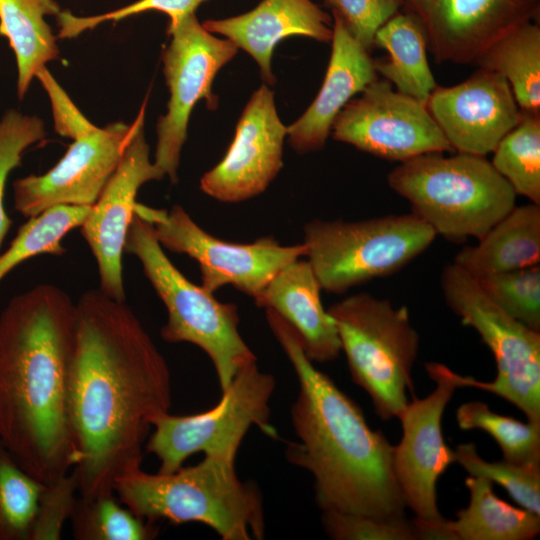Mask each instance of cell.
I'll return each mask as SVG.
<instances>
[{
  "mask_svg": "<svg viewBox=\"0 0 540 540\" xmlns=\"http://www.w3.org/2000/svg\"><path fill=\"white\" fill-rule=\"evenodd\" d=\"M540 205L515 206L474 246H464L453 263L478 279L539 265Z\"/></svg>",
  "mask_w": 540,
  "mask_h": 540,
  "instance_id": "24",
  "label": "cell"
},
{
  "mask_svg": "<svg viewBox=\"0 0 540 540\" xmlns=\"http://www.w3.org/2000/svg\"><path fill=\"white\" fill-rule=\"evenodd\" d=\"M43 487L0 440V540H29Z\"/></svg>",
  "mask_w": 540,
  "mask_h": 540,
  "instance_id": "32",
  "label": "cell"
},
{
  "mask_svg": "<svg viewBox=\"0 0 540 540\" xmlns=\"http://www.w3.org/2000/svg\"><path fill=\"white\" fill-rule=\"evenodd\" d=\"M350 34L368 51L378 29L399 12L405 0H325Z\"/></svg>",
  "mask_w": 540,
  "mask_h": 540,
  "instance_id": "39",
  "label": "cell"
},
{
  "mask_svg": "<svg viewBox=\"0 0 540 540\" xmlns=\"http://www.w3.org/2000/svg\"><path fill=\"white\" fill-rule=\"evenodd\" d=\"M465 485L470 493L466 508L456 512V520L412 522L417 539L441 540H530L540 533V515L517 508L498 498L493 482L469 476Z\"/></svg>",
  "mask_w": 540,
  "mask_h": 540,
  "instance_id": "23",
  "label": "cell"
},
{
  "mask_svg": "<svg viewBox=\"0 0 540 540\" xmlns=\"http://www.w3.org/2000/svg\"><path fill=\"white\" fill-rule=\"evenodd\" d=\"M206 1L208 0H138L113 11L85 17L76 16L70 11H61L57 15L58 36L73 38L104 22H116L148 11L165 13L170 19L169 23H176L188 15L195 14L197 8Z\"/></svg>",
  "mask_w": 540,
  "mask_h": 540,
  "instance_id": "36",
  "label": "cell"
},
{
  "mask_svg": "<svg viewBox=\"0 0 540 540\" xmlns=\"http://www.w3.org/2000/svg\"><path fill=\"white\" fill-rule=\"evenodd\" d=\"M285 137L287 126L278 116L274 94L263 84L240 115L225 156L202 176L201 190L225 203L263 193L283 166Z\"/></svg>",
  "mask_w": 540,
  "mask_h": 540,
  "instance_id": "17",
  "label": "cell"
},
{
  "mask_svg": "<svg viewBox=\"0 0 540 540\" xmlns=\"http://www.w3.org/2000/svg\"><path fill=\"white\" fill-rule=\"evenodd\" d=\"M171 404L167 361L132 309L100 289L83 293L70 389L78 495L115 494V481L141 467L153 424Z\"/></svg>",
  "mask_w": 540,
  "mask_h": 540,
  "instance_id": "1",
  "label": "cell"
},
{
  "mask_svg": "<svg viewBox=\"0 0 540 540\" xmlns=\"http://www.w3.org/2000/svg\"><path fill=\"white\" fill-rule=\"evenodd\" d=\"M134 128L135 120L116 122L75 139L48 172L14 182L15 209L30 218L59 205L92 206L117 168Z\"/></svg>",
  "mask_w": 540,
  "mask_h": 540,
  "instance_id": "16",
  "label": "cell"
},
{
  "mask_svg": "<svg viewBox=\"0 0 540 540\" xmlns=\"http://www.w3.org/2000/svg\"><path fill=\"white\" fill-rule=\"evenodd\" d=\"M60 12L55 0H0V35L8 39L16 57L20 99L38 71L58 56L46 16Z\"/></svg>",
  "mask_w": 540,
  "mask_h": 540,
  "instance_id": "26",
  "label": "cell"
},
{
  "mask_svg": "<svg viewBox=\"0 0 540 540\" xmlns=\"http://www.w3.org/2000/svg\"><path fill=\"white\" fill-rule=\"evenodd\" d=\"M134 211L151 223L163 248L198 262L201 286L211 293L230 285L254 299L283 267L305 256L303 243L285 246L270 236L250 243L219 239L180 205L165 210L136 202Z\"/></svg>",
  "mask_w": 540,
  "mask_h": 540,
  "instance_id": "11",
  "label": "cell"
},
{
  "mask_svg": "<svg viewBox=\"0 0 540 540\" xmlns=\"http://www.w3.org/2000/svg\"><path fill=\"white\" fill-rule=\"evenodd\" d=\"M78 497V480L72 470L59 480L44 484L32 522L29 540L61 539Z\"/></svg>",
  "mask_w": 540,
  "mask_h": 540,
  "instance_id": "37",
  "label": "cell"
},
{
  "mask_svg": "<svg viewBox=\"0 0 540 540\" xmlns=\"http://www.w3.org/2000/svg\"><path fill=\"white\" fill-rule=\"evenodd\" d=\"M437 62L470 63L513 29L538 19L540 0H405Z\"/></svg>",
  "mask_w": 540,
  "mask_h": 540,
  "instance_id": "18",
  "label": "cell"
},
{
  "mask_svg": "<svg viewBox=\"0 0 540 540\" xmlns=\"http://www.w3.org/2000/svg\"><path fill=\"white\" fill-rule=\"evenodd\" d=\"M44 136V123L37 116L8 110L0 120V249L12 223L4 207L7 178L21 164L24 151Z\"/></svg>",
  "mask_w": 540,
  "mask_h": 540,
  "instance_id": "35",
  "label": "cell"
},
{
  "mask_svg": "<svg viewBox=\"0 0 540 540\" xmlns=\"http://www.w3.org/2000/svg\"><path fill=\"white\" fill-rule=\"evenodd\" d=\"M436 388L425 398L407 403L398 417L403 435L393 449V468L406 506L425 521L443 518L437 507L436 483L455 462V452L445 443L442 416L460 375L439 362L425 364Z\"/></svg>",
  "mask_w": 540,
  "mask_h": 540,
  "instance_id": "14",
  "label": "cell"
},
{
  "mask_svg": "<svg viewBox=\"0 0 540 540\" xmlns=\"http://www.w3.org/2000/svg\"><path fill=\"white\" fill-rule=\"evenodd\" d=\"M322 523L335 540H415L412 521L405 518L385 520L366 515L322 511Z\"/></svg>",
  "mask_w": 540,
  "mask_h": 540,
  "instance_id": "38",
  "label": "cell"
},
{
  "mask_svg": "<svg viewBox=\"0 0 540 540\" xmlns=\"http://www.w3.org/2000/svg\"><path fill=\"white\" fill-rule=\"evenodd\" d=\"M91 206L59 205L28 218L7 250L0 254V281L16 266L37 255H63L62 240L80 227Z\"/></svg>",
  "mask_w": 540,
  "mask_h": 540,
  "instance_id": "29",
  "label": "cell"
},
{
  "mask_svg": "<svg viewBox=\"0 0 540 540\" xmlns=\"http://www.w3.org/2000/svg\"><path fill=\"white\" fill-rule=\"evenodd\" d=\"M275 386L274 377L253 362L235 375L211 409L191 415L169 412L155 420L145 451L158 459L160 473L176 471L198 452L235 461L252 426L277 436L269 422Z\"/></svg>",
  "mask_w": 540,
  "mask_h": 540,
  "instance_id": "9",
  "label": "cell"
},
{
  "mask_svg": "<svg viewBox=\"0 0 540 540\" xmlns=\"http://www.w3.org/2000/svg\"><path fill=\"white\" fill-rule=\"evenodd\" d=\"M321 290L307 259L299 258L283 267L253 300L294 328L312 362L326 363L336 360L342 350L336 325L322 304Z\"/></svg>",
  "mask_w": 540,
  "mask_h": 540,
  "instance_id": "22",
  "label": "cell"
},
{
  "mask_svg": "<svg viewBox=\"0 0 540 540\" xmlns=\"http://www.w3.org/2000/svg\"><path fill=\"white\" fill-rule=\"evenodd\" d=\"M119 501L138 517L156 523H202L223 540L263 539L262 495L252 482L240 480L235 461L205 456L170 473L142 468L114 483Z\"/></svg>",
  "mask_w": 540,
  "mask_h": 540,
  "instance_id": "4",
  "label": "cell"
},
{
  "mask_svg": "<svg viewBox=\"0 0 540 540\" xmlns=\"http://www.w3.org/2000/svg\"><path fill=\"white\" fill-rule=\"evenodd\" d=\"M455 462L471 476L500 484L523 509L540 515V465L515 464L506 460L489 462L481 458L473 443L457 446Z\"/></svg>",
  "mask_w": 540,
  "mask_h": 540,
  "instance_id": "33",
  "label": "cell"
},
{
  "mask_svg": "<svg viewBox=\"0 0 540 540\" xmlns=\"http://www.w3.org/2000/svg\"><path fill=\"white\" fill-rule=\"evenodd\" d=\"M475 280L498 307L530 329L540 332L539 265Z\"/></svg>",
  "mask_w": 540,
  "mask_h": 540,
  "instance_id": "34",
  "label": "cell"
},
{
  "mask_svg": "<svg viewBox=\"0 0 540 540\" xmlns=\"http://www.w3.org/2000/svg\"><path fill=\"white\" fill-rule=\"evenodd\" d=\"M36 77L50 99L58 134L75 140L97 128L80 112L46 67L39 70Z\"/></svg>",
  "mask_w": 540,
  "mask_h": 540,
  "instance_id": "40",
  "label": "cell"
},
{
  "mask_svg": "<svg viewBox=\"0 0 540 540\" xmlns=\"http://www.w3.org/2000/svg\"><path fill=\"white\" fill-rule=\"evenodd\" d=\"M70 521L77 540H149L157 536L155 523L120 504L115 494L94 498L78 495Z\"/></svg>",
  "mask_w": 540,
  "mask_h": 540,
  "instance_id": "30",
  "label": "cell"
},
{
  "mask_svg": "<svg viewBox=\"0 0 540 540\" xmlns=\"http://www.w3.org/2000/svg\"><path fill=\"white\" fill-rule=\"evenodd\" d=\"M475 63L504 77L523 112H540V27L535 21L508 32Z\"/></svg>",
  "mask_w": 540,
  "mask_h": 540,
  "instance_id": "27",
  "label": "cell"
},
{
  "mask_svg": "<svg viewBox=\"0 0 540 540\" xmlns=\"http://www.w3.org/2000/svg\"><path fill=\"white\" fill-rule=\"evenodd\" d=\"M374 46L388 53L387 58L373 60L376 73L398 92L426 103L437 85L428 63L427 36L419 18L410 10L397 12L378 29Z\"/></svg>",
  "mask_w": 540,
  "mask_h": 540,
  "instance_id": "25",
  "label": "cell"
},
{
  "mask_svg": "<svg viewBox=\"0 0 540 540\" xmlns=\"http://www.w3.org/2000/svg\"><path fill=\"white\" fill-rule=\"evenodd\" d=\"M266 310L269 328L298 380L291 421L298 441L288 442L286 458L314 479L318 506L392 520L405 518V501L393 468V449L372 430L358 405L315 368L294 328Z\"/></svg>",
  "mask_w": 540,
  "mask_h": 540,
  "instance_id": "3",
  "label": "cell"
},
{
  "mask_svg": "<svg viewBox=\"0 0 540 540\" xmlns=\"http://www.w3.org/2000/svg\"><path fill=\"white\" fill-rule=\"evenodd\" d=\"M412 213L453 242L482 238L516 205V193L485 156L428 153L401 162L387 177Z\"/></svg>",
  "mask_w": 540,
  "mask_h": 540,
  "instance_id": "5",
  "label": "cell"
},
{
  "mask_svg": "<svg viewBox=\"0 0 540 540\" xmlns=\"http://www.w3.org/2000/svg\"><path fill=\"white\" fill-rule=\"evenodd\" d=\"M456 420L463 430L480 429L491 435L502 451L503 460L540 465V423H523L500 415L481 401L460 405Z\"/></svg>",
  "mask_w": 540,
  "mask_h": 540,
  "instance_id": "31",
  "label": "cell"
},
{
  "mask_svg": "<svg viewBox=\"0 0 540 540\" xmlns=\"http://www.w3.org/2000/svg\"><path fill=\"white\" fill-rule=\"evenodd\" d=\"M167 31L171 41L162 61L170 98L167 113L157 123L153 162L175 183L191 112L201 99H206L209 109L217 108L213 81L238 48L207 31L195 14L169 23Z\"/></svg>",
  "mask_w": 540,
  "mask_h": 540,
  "instance_id": "12",
  "label": "cell"
},
{
  "mask_svg": "<svg viewBox=\"0 0 540 540\" xmlns=\"http://www.w3.org/2000/svg\"><path fill=\"white\" fill-rule=\"evenodd\" d=\"M446 304L471 326L492 352L497 368L493 381L460 376L461 387H475L514 404L527 421L540 423V332L498 307L477 281L453 262L440 276Z\"/></svg>",
  "mask_w": 540,
  "mask_h": 540,
  "instance_id": "10",
  "label": "cell"
},
{
  "mask_svg": "<svg viewBox=\"0 0 540 540\" xmlns=\"http://www.w3.org/2000/svg\"><path fill=\"white\" fill-rule=\"evenodd\" d=\"M332 19L331 56L322 86L308 109L287 126L289 144L299 154L322 149L341 110L377 79L369 52L333 12Z\"/></svg>",
  "mask_w": 540,
  "mask_h": 540,
  "instance_id": "20",
  "label": "cell"
},
{
  "mask_svg": "<svg viewBox=\"0 0 540 540\" xmlns=\"http://www.w3.org/2000/svg\"><path fill=\"white\" fill-rule=\"evenodd\" d=\"M492 153V166L514 192L540 205V112L522 111Z\"/></svg>",
  "mask_w": 540,
  "mask_h": 540,
  "instance_id": "28",
  "label": "cell"
},
{
  "mask_svg": "<svg viewBox=\"0 0 540 540\" xmlns=\"http://www.w3.org/2000/svg\"><path fill=\"white\" fill-rule=\"evenodd\" d=\"M124 252L138 258L166 307L162 339L168 343H191L207 354L221 391L242 368L257 361L239 332L236 305L218 301L213 293L189 281L165 254L151 223L136 213L128 229Z\"/></svg>",
  "mask_w": 540,
  "mask_h": 540,
  "instance_id": "6",
  "label": "cell"
},
{
  "mask_svg": "<svg viewBox=\"0 0 540 540\" xmlns=\"http://www.w3.org/2000/svg\"><path fill=\"white\" fill-rule=\"evenodd\" d=\"M353 382L370 396L382 420L399 417L412 390L419 334L405 306L357 293L328 308Z\"/></svg>",
  "mask_w": 540,
  "mask_h": 540,
  "instance_id": "7",
  "label": "cell"
},
{
  "mask_svg": "<svg viewBox=\"0 0 540 540\" xmlns=\"http://www.w3.org/2000/svg\"><path fill=\"white\" fill-rule=\"evenodd\" d=\"M436 236L411 212L358 221L311 220L303 227L302 243L322 290L342 294L398 272Z\"/></svg>",
  "mask_w": 540,
  "mask_h": 540,
  "instance_id": "8",
  "label": "cell"
},
{
  "mask_svg": "<svg viewBox=\"0 0 540 540\" xmlns=\"http://www.w3.org/2000/svg\"><path fill=\"white\" fill-rule=\"evenodd\" d=\"M202 25L246 51L259 65L263 80L270 85L275 82L271 67L273 50L282 39L304 36L330 42L333 33L332 16L312 0H262L246 13L206 20Z\"/></svg>",
  "mask_w": 540,
  "mask_h": 540,
  "instance_id": "21",
  "label": "cell"
},
{
  "mask_svg": "<svg viewBox=\"0 0 540 540\" xmlns=\"http://www.w3.org/2000/svg\"><path fill=\"white\" fill-rule=\"evenodd\" d=\"M425 104L453 150L485 157L522 117L507 80L481 68L462 83L436 86Z\"/></svg>",
  "mask_w": 540,
  "mask_h": 540,
  "instance_id": "19",
  "label": "cell"
},
{
  "mask_svg": "<svg viewBox=\"0 0 540 540\" xmlns=\"http://www.w3.org/2000/svg\"><path fill=\"white\" fill-rule=\"evenodd\" d=\"M332 137L374 156L404 162L453 151L426 104L374 80L333 122Z\"/></svg>",
  "mask_w": 540,
  "mask_h": 540,
  "instance_id": "13",
  "label": "cell"
},
{
  "mask_svg": "<svg viewBox=\"0 0 540 540\" xmlns=\"http://www.w3.org/2000/svg\"><path fill=\"white\" fill-rule=\"evenodd\" d=\"M76 303L39 284L14 296L0 314V440L42 484L73 470L70 416Z\"/></svg>",
  "mask_w": 540,
  "mask_h": 540,
  "instance_id": "2",
  "label": "cell"
},
{
  "mask_svg": "<svg viewBox=\"0 0 540 540\" xmlns=\"http://www.w3.org/2000/svg\"><path fill=\"white\" fill-rule=\"evenodd\" d=\"M143 124L144 108L135 119L134 131L117 168L80 226L97 263L99 289L119 301L126 300L122 255L137 192L143 184L165 176L150 160Z\"/></svg>",
  "mask_w": 540,
  "mask_h": 540,
  "instance_id": "15",
  "label": "cell"
}]
</instances>
